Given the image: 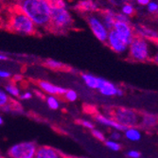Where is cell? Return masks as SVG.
Masks as SVG:
<instances>
[{"label":"cell","mask_w":158,"mask_h":158,"mask_svg":"<svg viewBox=\"0 0 158 158\" xmlns=\"http://www.w3.org/2000/svg\"><path fill=\"white\" fill-rule=\"evenodd\" d=\"M148 10L151 12H155L158 10V4L156 2H150L148 5Z\"/></svg>","instance_id":"cell-28"},{"label":"cell","mask_w":158,"mask_h":158,"mask_svg":"<svg viewBox=\"0 0 158 158\" xmlns=\"http://www.w3.org/2000/svg\"><path fill=\"white\" fill-rule=\"evenodd\" d=\"M129 55L134 61L144 62L150 59V47L148 42L140 36L135 37L129 47Z\"/></svg>","instance_id":"cell-4"},{"label":"cell","mask_w":158,"mask_h":158,"mask_svg":"<svg viewBox=\"0 0 158 158\" xmlns=\"http://www.w3.org/2000/svg\"><path fill=\"white\" fill-rule=\"evenodd\" d=\"M125 132V136L131 141H138L141 138V134L137 130V129L132 127V128H128Z\"/></svg>","instance_id":"cell-16"},{"label":"cell","mask_w":158,"mask_h":158,"mask_svg":"<svg viewBox=\"0 0 158 158\" xmlns=\"http://www.w3.org/2000/svg\"><path fill=\"white\" fill-rule=\"evenodd\" d=\"M107 42H108V45L110 46V48L114 52L119 53V54L126 52V50L129 48V46L120 38L118 33L114 30H112L109 31Z\"/></svg>","instance_id":"cell-9"},{"label":"cell","mask_w":158,"mask_h":158,"mask_svg":"<svg viewBox=\"0 0 158 158\" xmlns=\"http://www.w3.org/2000/svg\"><path fill=\"white\" fill-rule=\"evenodd\" d=\"M7 26L10 31L21 35H32L36 31V25L17 6L10 12Z\"/></svg>","instance_id":"cell-2"},{"label":"cell","mask_w":158,"mask_h":158,"mask_svg":"<svg viewBox=\"0 0 158 158\" xmlns=\"http://www.w3.org/2000/svg\"><path fill=\"white\" fill-rule=\"evenodd\" d=\"M123 95V92L121 89H118V96H122Z\"/></svg>","instance_id":"cell-38"},{"label":"cell","mask_w":158,"mask_h":158,"mask_svg":"<svg viewBox=\"0 0 158 158\" xmlns=\"http://www.w3.org/2000/svg\"><path fill=\"white\" fill-rule=\"evenodd\" d=\"M35 158H63V157L53 148L44 146L38 148Z\"/></svg>","instance_id":"cell-12"},{"label":"cell","mask_w":158,"mask_h":158,"mask_svg":"<svg viewBox=\"0 0 158 158\" xmlns=\"http://www.w3.org/2000/svg\"><path fill=\"white\" fill-rule=\"evenodd\" d=\"M96 119L100 124L105 125V126H109V127H112V128H114V129H117V130H119V131H126L127 129H128V127H125V126L121 125L120 123H118V121H116L114 119H113L111 118H107V117L102 116V114H98V116L96 117Z\"/></svg>","instance_id":"cell-11"},{"label":"cell","mask_w":158,"mask_h":158,"mask_svg":"<svg viewBox=\"0 0 158 158\" xmlns=\"http://www.w3.org/2000/svg\"><path fill=\"white\" fill-rule=\"evenodd\" d=\"M116 20L119 21V22H123V23H127V24H130V19L128 18L127 15L125 14H116Z\"/></svg>","instance_id":"cell-26"},{"label":"cell","mask_w":158,"mask_h":158,"mask_svg":"<svg viewBox=\"0 0 158 158\" xmlns=\"http://www.w3.org/2000/svg\"><path fill=\"white\" fill-rule=\"evenodd\" d=\"M80 123H81L83 127H85V128L90 129V130H94V124H93L92 122H90L89 120H84V119H82V120L80 121Z\"/></svg>","instance_id":"cell-27"},{"label":"cell","mask_w":158,"mask_h":158,"mask_svg":"<svg viewBox=\"0 0 158 158\" xmlns=\"http://www.w3.org/2000/svg\"><path fill=\"white\" fill-rule=\"evenodd\" d=\"M105 145L110 150H112L114 152H118V151H119L121 149V146H120L119 143L116 142L114 140H107V141H105Z\"/></svg>","instance_id":"cell-21"},{"label":"cell","mask_w":158,"mask_h":158,"mask_svg":"<svg viewBox=\"0 0 158 158\" xmlns=\"http://www.w3.org/2000/svg\"><path fill=\"white\" fill-rule=\"evenodd\" d=\"M153 61L158 64V50H157L156 54H155V55H154V57H153Z\"/></svg>","instance_id":"cell-37"},{"label":"cell","mask_w":158,"mask_h":158,"mask_svg":"<svg viewBox=\"0 0 158 158\" xmlns=\"http://www.w3.org/2000/svg\"><path fill=\"white\" fill-rule=\"evenodd\" d=\"M81 78L85 82V84L92 89H99L100 84H102L103 80L102 78H98L91 74H82Z\"/></svg>","instance_id":"cell-14"},{"label":"cell","mask_w":158,"mask_h":158,"mask_svg":"<svg viewBox=\"0 0 158 158\" xmlns=\"http://www.w3.org/2000/svg\"><path fill=\"white\" fill-rule=\"evenodd\" d=\"M102 20L104 26L106 27V28L109 31L114 30V23L117 22V20H116V14L113 13L112 11H106L105 13L102 14Z\"/></svg>","instance_id":"cell-15"},{"label":"cell","mask_w":158,"mask_h":158,"mask_svg":"<svg viewBox=\"0 0 158 158\" xmlns=\"http://www.w3.org/2000/svg\"><path fill=\"white\" fill-rule=\"evenodd\" d=\"M111 138L112 139H118V138H120V135L119 134H117V133H114L111 135Z\"/></svg>","instance_id":"cell-34"},{"label":"cell","mask_w":158,"mask_h":158,"mask_svg":"<svg viewBox=\"0 0 158 158\" xmlns=\"http://www.w3.org/2000/svg\"><path fill=\"white\" fill-rule=\"evenodd\" d=\"M5 89H6V92L9 93L10 95H11L12 97H20L19 89L13 83L6 84L5 85Z\"/></svg>","instance_id":"cell-18"},{"label":"cell","mask_w":158,"mask_h":158,"mask_svg":"<svg viewBox=\"0 0 158 158\" xmlns=\"http://www.w3.org/2000/svg\"><path fill=\"white\" fill-rule=\"evenodd\" d=\"M136 2L139 4V5H142V6H145V5H149V3L151 2V0H136Z\"/></svg>","instance_id":"cell-33"},{"label":"cell","mask_w":158,"mask_h":158,"mask_svg":"<svg viewBox=\"0 0 158 158\" xmlns=\"http://www.w3.org/2000/svg\"><path fill=\"white\" fill-rule=\"evenodd\" d=\"M21 99H30V98H32V94L31 93H30V92H26V93H24V94H22V95H20V97H19Z\"/></svg>","instance_id":"cell-31"},{"label":"cell","mask_w":158,"mask_h":158,"mask_svg":"<svg viewBox=\"0 0 158 158\" xmlns=\"http://www.w3.org/2000/svg\"><path fill=\"white\" fill-rule=\"evenodd\" d=\"M64 97L68 102H75L78 98L77 93L74 90H67V92L64 94Z\"/></svg>","instance_id":"cell-23"},{"label":"cell","mask_w":158,"mask_h":158,"mask_svg":"<svg viewBox=\"0 0 158 158\" xmlns=\"http://www.w3.org/2000/svg\"><path fill=\"white\" fill-rule=\"evenodd\" d=\"M45 64L51 69H62L63 67H64V65L62 63L56 61V60H51V59L47 60Z\"/></svg>","instance_id":"cell-19"},{"label":"cell","mask_w":158,"mask_h":158,"mask_svg":"<svg viewBox=\"0 0 158 158\" xmlns=\"http://www.w3.org/2000/svg\"><path fill=\"white\" fill-rule=\"evenodd\" d=\"M73 24L70 12L64 7L52 5L51 8V27L55 30H66Z\"/></svg>","instance_id":"cell-3"},{"label":"cell","mask_w":158,"mask_h":158,"mask_svg":"<svg viewBox=\"0 0 158 158\" xmlns=\"http://www.w3.org/2000/svg\"><path fill=\"white\" fill-rule=\"evenodd\" d=\"M37 150L33 142H21L11 146L8 154L10 158H35Z\"/></svg>","instance_id":"cell-5"},{"label":"cell","mask_w":158,"mask_h":158,"mask_svg":"<svg viewBox=\"0 0 158 158\" xmlns=\"http://www.w3.org/2000/svg\"><path fill=\"white\" fill-rule=\"evenodd\" d=\"M87 23L89 27L91 28L92 32L94 33V35L97 37L98 40L103 43L107 42L109 31L104 26L102 19L96 15H93V14H90L87 17Z\"/></svg>","instance_id":"cell-7"},{"label":"cell","mask_w":158,"mask_h":158,"mask_svg":"<svg viewBox=\"0 0 158 158\" xmlns=\"http://www.w3.org/2000/svg\"><path fill=\"white\" fill-rule=\"evenodd\" d=\"M40 88L45 91L48 94H50L51 96L53 95H64L67 90L63 88V87H59V86H56L50 82H48V81H40L38 82Z\"/></svg>","instance_id":"cell-10"},{"label":"cell","mask_w":158,"mask_h":158,"mask_svg":"<svg viewBox=\"0 0 158 158\" xmlns=\"http://www.w3.org/2000/svg\"><path fill=\"white\" fill-rule=\"evenodd\" d=\"M157 120H158L157 118H155L154 116H152V114H146L142 119V124L145 127H153L156 125Z\"/></svg>","instance_id":"cell-17"},{"label":"cell","mask_w":158,"mask_h":158,"mask_svg":"<svg viewBox=\"0 0 158 158\" xmlns=\"http://www.w3.org/2000/svg\"><path fill=\"white\" fill-rule=\"evenodd\" d=\"M134 11H135L134 7L131 4H125V5H123V7H122V13L125 14V15L130 16V15H132V14L134 13Z\"/></svg>","instance_id":"cell-22"},{"label":"cell","mask_w":158,"mask_h":158,"mask_svg":"<svg viewBox=\"0 0 158 158\" xmlns=\"http://www.w3.org/2000/svg\"><path fill=\"white\" fill-rule=\"evenodd\" d=\"M9 100L10 99H9V97H8L7 93L5 91H3V90L0 91V105H1V107L7 105L8 102H9Z\"/></svg>","instance_id":"cell-24"},{"label":"cell","mask_w":158,"mask_h":158,"mask_svg":"<svg viewBox=\"0 0 158 158\" xmlns=\"http://www.w3.org/2000/svg\"><path fill=\"white\" fill-rule=\"evenodd\" d=\"M92 135H93L97 139H98L99 141H105V136H104V135H103L102 132H99L98 130H96V129L92 130Z\"/></svg>","instance_id":"cell-25"},{"label":"cell","mask_w":158,"mask_h":158,"mask_svg":"<svg viewBox=\"0 0 158 158\" xmlns=\"http://www.w3.org/2000/svg\"><path fill=\"white\" fill-rule=\"evenodd\" d=\"M22 80V76L21 75H15L13 77V81H21Z\"/></svg>","instance_id":"cell-35"},{"label":"cell","mask_w":158,"mask_h":158,"mask_svg":"<svg viewBox=\"0 0 158 158\" xmlns=\"http://www.w3.org/2000/svg\"><path fill=\"white\" fill-rule=\"evenodd\" d=\"M81 8H82V9H85V10H91L92 9V7H94L93 6V4H92V2L91 1H82V2H81Z\"/></svg>","instance_id":"cell-29"},{"label":"cell","mask_w":158,"mask_h":158,"mask_svg":"<svg viewBox=\"0 0 158 158\" xmlns=\"http://www.w3.org/2000/svg\"><path fill=\"white\" fill-rule=\"evenodd\" d=\"M118 89L119 88H118L114 83H112V82H110V81L103 79L98 90H99L100 93H102V95H104V96L112 97V96H118Z\"/></svg>","instance_id":"cell-13"},{"label":"cell","mask_w":158,"mask_h":158,"mask_svg":"<svg viewBox=\"0 0 158 158\" xmlns=\"http://www.w3.org/2000/svg\"><path fill=\"white\" fill-rule=\"evenodd\" d=\"M113 119L128 128L137 125L139 120L138 114L135 111L126 108H118L114 110L113 112Z\"/></svg>","instance_id":"cell-6"},{"label":"cell","mask_w":158,"mask_h":158,"mask_svg":"<svg viewBox=\"0 0 158 158\" xmlns=\"http://www.w3.org/2000/svg\"><path fill=\"white\" fill-rule=\"evenodd\" d=\"M0 60H1V61H6V60H8V57L6 55H4V54H1V55H0Z\"/></svg>","instance_id":"cell-36"},{"label":"cell","mask_w":158,"mask_h":158,"mask_svg":"<svg viewBox=\"0 0 158 158\" xmlns=\"http://www.w3.org/2000/svg\"><path fill=\"white\" fill-rule=\"evenodd\" d=\"M48 102V105L49 106L50 109H53V110H57L59 108V102L57 100V98L53 96H49L47 99Z\"/></svg>","instance_id":"cell-20"},{"label":"cell","mask_w":158,"mask_h":158,"mask_svg":"<svg viewBox=\"0 0 158 158\" xmlns=\"http://www.w3.org/2000/svg\"><path fill=\"white\" fill-rule=\"evenodd\" d=\"M114 30L118 33L120 38L126 43V44L129 47H130V45L132 44L133 40L135 39L133 28L131 27L130 24L117 21L116 23H114Z\"/></svg>","instance_id":"cell-8"},{"label":"cell","mask_w":158,"mask_h":158,"mask_svg":"<svg viewBox=\"0 0 158 158\" xmlns=\"http://www.w3.org/2000/svg\"><path fill=\"white\" fill-rule=\"evenodd\" d=\"M3 123H4V120H3V118L1 117L0 118V125H3Z\"/></svg>","instance_id":"cell-39"},{"label":"cell","mask_w":158,"mask_h":158,"mask_svg":"<svg viewBox=\"0 0 158 158\" xmlns=\"http://www.w3.org/2000/svg\"><path fill=\"white\" fill-rule=\"evenodd\" d=\"M17 7L36 26L51 27L52 4L50 0H18Z\"/></svg>","instance_id":"cell-1"},{"label":"cell","mask_w":158,"mask_h":158,"mask_svg":"<svg viewBox=\"0 0 158 158\" xmlns=\"http://www.w3.org/2000/svg\"><path fill=\"white\" fill-rule=\"evenodd\" d=\"M141 155V153L137 151H130V152H127V156L128 157H130V158H139Z\"/></svg>","instance_id":"cell-30"},{"label":"cell","mask_w":158,"mask_h":158,"mask_svg":"<svg viewBox=\"0 0 158 158\" xmlns=\"http://www.w3.org/2000/svg\"><path fill=\"white\" fill-rule=\"evenodd\" d=\"M0 77H1L2 79H4V78H9V77H10V73L8 72V71L1 70V71H0Z\"/></svg>","instance_id":"cell-32"}]
</instances>
